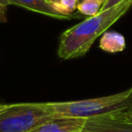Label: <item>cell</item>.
Masks as SVG:
<instances>
[{"instance_id": "obj_10", "label": "cell", "mask_w": 132, "mask_h": 132, "mask_svg": "<svg viewBox=\"0 0 132 132\" xmlns=\"http://www.w3.org/2000/svg\"><path fill=\"white\" fill-rule=\"evenodd\" d=\"M122 1H124V0H107L106 3L104 4V6L101 8V10L109 9V8L112 7V6H117V5H119V3H121Z\"/></svg>"}, {"instance_id": "obj_15", "label": "cell", "mask_w": 132, "mask_h": 132, "mask_svg": "<svg viewBox=\"0 0 132 132\" xmlns=\"http://www.w3.org/2000/svg\"><path fill=\"white\" fill-rule=\"evenodd\" d=\"M8 104H0V111H2L3 110H5V109L7 107Z\"/></svg>"}, {"instance_id": "obj_1", "label": "cell", "mask_w": 132, "mask_h": 132, "mask_svg": "<svg viewBox=\"0 0 132 132\" xmlns=\"http://www.w3.org/2000/svg\"><path fill=\"white\" fill-rule=\"evenodd\" d=\"M132 6V0H124L119 5L90 16L62 34L57 50L59 58L71 60L86 54L98 37L123 16Z\"/></svg>"}, {"instance_id": "obj_11", "label": "cell", "mask_w": 132, "mask_h": 132, "mask_svg": "<svg viewBox=\"0 0 132 132\" xmlns=\"http://www.w3.org/2000/svg\"><path fill=\"white\" fill-rule=\"evenodd\" d=\"M6 7L0 6V22H5L6 21Z\"/></svg>"}, {"instance_id": "obj_5", "label": "cell", "mask_w": 132, "mask_h": 132, "mask_svg": "<svg viewBox=\"0 0 132 132\" xmlns=\"http://www.w3.org/2000/svg\"><path fill=\"white\" fill-rule=\"evenodd\" d=\"M86 119L57 116L40 125L31 132H78L82 131Z\"/></svg>"}, {"instance_id": "obj_9", "label": "cell", "mask_w": 132, "mask_h": 132, "mask_svg": "<svg viewBox=\"0 0 132 132\" xmlns=\"http://www.w3.org/2000/svg\"><path fill=\"white\" fill-rule=\"evenodd\" d=\"M78 6V0H61L60 7L62 11L72 15Z\"/></svg>"}, {"instance_id": "obj_17", "label": "cell", "mask_w": 132, "mask_h": 132, "mask_svg": "<svg viewBox=\"0 0 132 132\" xmlns=\"http://www.w3.org/2000/svg\"><path fill=\"white\" fill-rule=\"evenodd\" d=\"M78 132H82V131H78Z\"/></svg>"}, {"instance_id": "obj_2", "label": "cell", "mask_w": 132, "mask_h": 132, "mask_svg": "<svg viewBox=\"0 0 132 132\" xmlns=\"http://www.w3.org/2000/svg\"><path fill=\"white\" fill-rule=\"evenodd\" d=\"M48 103L56 116L82 119L101 117L132 107V86L124 92L109 96Z\"/></svg>"}, {"instance_id": "obj_4", "label": "cell", "mask_w": 132, "mask_h": 132, "mask_svg": "<svg viewBox=\"0 0 132 132\" xmlns=\"http://www.w3.org/2000/svg\"><path fill=\"white\" fill-rule=\"evenodd\" d=\"M128 109L86 119L82 132H132V119L128 115Z\"/></svg>"}, {"instance_id": "obj_7", "label": "cell", "mask_w": 132, "mask_h": 132, "mask_svg": "<svg viewBox=\"0 0 132 132\" xmlns=\"http://www.w3.org/2000/svg\"><path fill=\"white\" fill-rule=\"evenodd\" d=\"M99 46L107 53H119L126 48V40L125 37L118 32H105L101 35Z\"/></svg>"}, {"instance_id": "obj_3", "label": "cell", "mask_w": 132, "mask_h": 132, "mask_svg": "<svg viewBox=\"0 0 132 132\" xmlns=\"http://www.w3.org/2000/svg\"><path fill=\"white\" fill-rule=\"evenodd\" d=\"M55 117L48 102L8 104L0 111V132H31Z\"/></svg>"}, {"instance_id": "obj_14", "label": "cell", "mask_w": 132, "mask_h": 132, "mask_svg": "<svg viewBox=\"0 0 132 132\" xmlns=\"http://www.w3.org/2000/svg\"><path fill=\"white\" fill-rule=\"evenodd\" d=\"M128 115L129 116V118L132 119V107H131V108H129V109L128 110Z\"/></svg>"}, {"instance_id": "obj_13", "label": "cell", "mask_w": 132, "mask_h": 132, "mask_svg": "<svg viewBox=\"0 0 132 132\" xmlns=\"http://www.w3.org/2000/svg\"><path fill=\"white\" fill-rule=\"evenodd\" d=\"M48 1H50L51 3H53V4H54V5H56V6H58L59 7H60V1H61V0H48Z\"/></svg>"}, {"instance_id": "obj_12", "label": "cell", "mask_w": 132, "mask_h": 132, "mask_svg": "<svg viewBox=\"0 0 132 132\" xmlns=\"http://www.w3.org/2000/svg\"><path fill=\"white\" fill-rule=\"evenodd\" d=\"M9 0H0V6H5V7H7L9 6Z\"/></svg>"}, {"instance_id": "obj_16", "label": "cell", "mask_w": 132, "mask_h": 132, "mask_svg": "<svg viewBox=\"0 0 132 132\" xmlns=\"http://www.w3.org/2000/svg\"><path fill=\"white\" fill-rule=\"evenodd\" d=\"M81 1H82V0H78V4H79V3H81Z\"/></svg>"}, {"instance_id": "obj_8", "label": "cell", "mask_w": 132, "mask_h": 132, "mask_svg": "<svg viewBox=\"0 0 132 132\" xmlns=\"http://www.w3.org/2000/svg\"><path fill=\"white\" fill-rule=\"evenodd\" d=\"M107 0H82L78 4L77 9L86 16H93L101 10Z\"/></svg>"}, {"instance_id": "obj_6", "label": "cell", "mask_w": 132, "mask_h": 132, "mask_svg": "<svg viewBox=\"0 0 132 132\" xmlns=\"http://www.w3.org/2000/svg\"><path fill=\"white\" fill-rule=\"evenodd\" d=\"M9 4L57 19H71L72 17L71 14L63 12L58 6L48 0H9Z\"/></svg>"}]
</instances>
